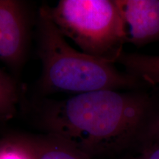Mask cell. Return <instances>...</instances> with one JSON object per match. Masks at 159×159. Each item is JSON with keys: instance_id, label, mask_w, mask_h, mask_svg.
Listing matches in <instances>:
<instances>
[{"instance_id": "1", "label": "cell", "mask_w": 159, "mask_h": 159, "mask_svg": "<svg viewBox=\"0 0 159 159\" xmlns=\"http://www.w3.org/2000/svg\"><path fill=\"white\" fill-rule=\"evenodd\" d=\"M39 103L35 116L40 128L91 159L125 148L142 137L153 114L148 95L119 90L95 91Z\"/></svg>"}, {"instance_id": "2", "label": "cell", "mask_w": 159, "mask_h": 159, "mask_svg": "<svg viewBox=\"0 0 159 159\" xmlns=\"http://www.w3.org/2000/svg\"><path fill=\"white\" fill-rule=\"evenodd\" d=\"M38 52L42 64L39 88L43 94H80L99 90L134 89L145 85L114 63L77 51L52 20L49 6L38 16Z\"/></svg>"}, {"instance_id": "3", "label": "cell", "mask_w": 159, "mask_h": 159, "mask_svg": "<svg viewBox=\"0 0 159 159\" xmlns=\"http://www.w3.org/2000/svg\"><path fill=\"white\" fill-rule=\"evenodd\" d=\"M49 13L85 54L114 63L123 52L125 33L115 0H61Z\"/></svg>"}, {"instance_id": "4", "label": "cell", "mask_w": 159, "mask_h": 159, "mask_svg": "<svg viewBox=\"0 0 159 159\" xmlns=\"http://www.w3.org/2000/svg\"><path fill=\"white\" fill-rule=\"evenodd\" d=\"M29 19L25 4L0 0V61L18 71L25 63L28 41Z\"/></svg>"}, {"instance_id": "5", "label": "cell", "mask_w": 159, "mask_h": 159, "mask_svg": "<svg viewBox=\"0 0 159 159\" xmlns=\"http://www.w3.org/2000/svg\"><path fill=\"white\" fill-rule=\"evenodd\" d=\"M125 43L141 47L159 41V0H115Z\"/></svg>"}, {"instance_id": "6", "label": "cell", "mask_w": 159, "mask_h": 159, "mask_svg": "<svg viewBox=\"0 0 159 159\" xmlns=\"http://www.w3.org/2000/svg\"><path fill=\"white\" fill-rule=\"evenodd\" d=\"M24 135L35 159H91L70 143L54 135Z\"/></svg>"}, {"instance_id": "7", "label": "cell", "mask_w": 159, "mask_h": 159, "mask_svg": "<svg viewBox=\"0 0 159 159\" xmlns=\"http://www.w3.org/2000/svg\"><path fill=\"white\" fill-rule=\"evenodd\" d=\"M116 63L144 84L159 85V55L123 52Z\"/></svg>"}, {"instance_id": "8", "label": "cell", "mask_w": 159, "mask_h": 159, "mask_svg": "<svg viewBox=\"0 0 159 159\" xmlns=\"http://www.w3.org/2000/svg\"><path fill=\"white\" fill-rule=\"evenodd\" d=\"M19 98L14 80L0 69V120H8L14 116Z\"/></svg>"}, {"instance_id": "9", "label": "cell", "mask_w": 159, "mask_h": 159, "mask_svg": "<svg viewBox=\"0 0 159 159\" xmlns=\"http://www.w3.org/2000/svg\"><path fill=\"white\" fill-rule=\"evenodd\" d=\"M0 159H35L24 134H7L0 137Z\"/></svg>"}, {"instance_id": "10", "label": "cell", "mask_w": 159, "mask_h": 159, "mask_svg": "<svg viewBox=\"0 0 159 159\" xmlns=\"http://www.w3.org/2000/svg\"><path fill=\"white\" fill-rule=\"evenodd\" d=\"M145 144H159V111L153 113L142 135Z\"/></svg>"}, {"instance_id": "11", "label": "cell", "mask_w": 159, "mask_h": 159, "mask_svg": "<svg viewBox=\"0 0 159 159\" xmlns=\"http://www.w3.org/2000/svg\"><path fill=\"white\" fill-rule=\"evenodd\" d=\"M130 159H159V144H145L142 152Z\"/></svg>"}]
</instances>
